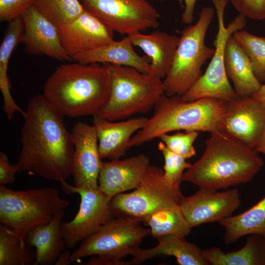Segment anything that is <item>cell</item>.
I'll use <instances>...</instances> for the list:
<instances>
[{
    "instance_id": "24",
    "label": "cell",
    "mask_w": 265,
    "mask_h": 265,
    "mask_svg": "<svg viewBox=\"0 0 265 265\" xmlns=\"http://www.w3.org/2000/svg\"><path fill=\"white\" fill-rule=\"evenodd\" d=\"M224 62L227 76L239 97L251 96L260 89L262 84L256 78L249 57L233 34L225 45Z\"/></svg>"
},
{
    "instance_id": "39",
    "label": "cell",
    "mask_w": 265,
    "mask_h": 265,
    "mask_svg": "<svg viewBox=\"0 0 265 265\" xmlns=\"http://www.w3.org/2000/svg\"><path fill=\"white\" fill-rule=\"evenodd\" d=\"M255 149L265 155V125Z\"/></svg>"
},
{
    "instance_id": "31",
    "label": "cell",
    "mask_w": 265,
    "mask_h": 265,
    "mask_svg": "<svg viewBox=\"0 0 265 265\" xmlns=\"http://www.w3.org/2000/svg\"><path fill=\"white\" fill-rule=\"evenodd\" d=\"M233 36L249 57L258 80L265 83V37L243 29L235 32Z\"/></svg>"
},
{
    "instance_id": "29",
    "label": "cell",
    "mask_w": 265,
    "mask_h": 265,
    "mask_svg": "<svg viewBox=\"0 0 265 265\" xmlns=\"http://www.w3.org/2000/svg\"><path fill=\"white\" fill-rule=\"evenodd\" d=\"M35 249L6 226L0 225V265H34Z\"/></svg>"
},
{
    "instance_id": "9",
    "label": "cell",
    "mask_w": 265,
    "mask_h": 265,
    "mask_svg": "<svg viewBox=\"0 0 265 265\" xmlns=\"http://www.w3.org/2000/svg\"><path fill=\"white\" fill-rule=\"evenodd\" d=\"M211 0L216 9L218 21V31L213 42L215 51L204 74L185 94L181 96L186 101L212 98L227 102L239 97L231 86L226 74L224 50L229 37L245 27L246 17L239 13L226 26L224 15L228 0Z\"/></svg>"
},
{
    "instance_id": "7",
    "label": "cell",
    "mask_w": 265,
    "mask_h": 265,
    "mask_svg": "<svg viewBox=\"0 0 265 265\" xmlns=\"http://www.w3.org/2000/svg\"><path fill=\"white\" fill-rule=\"evenodd\" d=\"M69 202L54 187L15 190L0 185V224L11 228L24 242L32 228L50 221Z\"/></svg>"
},
{
    "instance_id": "3",
    "label": "cell",
    "mask_w": 265,
    "mask_h": 265,
    "mask_svg": "<svg viewBox=\"0 0 265 265\" xmlns=\"http://www.w3.org/2000/svg\"><path fill=\"white\" fill-rule=\"evenodd\" d=\"M110 93L106 65L75 61L59 66L46 81L42 94L65 116L77 118L97 115Z\"/></svg>"
},
{
    "instance_id": "22",
    "label": "cell",
    "mask_w": 265,
    "mask_h": 265,
    "mask_svg": "<svg viewBox=\"0 0 265 265\" xmlns=\"http://www.w3.org/2000/svg\"><path fill=\"white\" fill-rule=\"evenodd\" d=\"M158 244L146 249H138L127 265H137L156 257L172 256L181 265H208L202 250L196 244L186 241L185 237L167 235L157 238Z\"/></svg>"
},
{
    "instance_id": "21",
    "label": "cell",
    "mask_w": 265,
    "mask_h": 265,
    "mask_svg": "<svg viewBox=\"0 0 265 265\" xmlns=\"http://www.w3.org/2000/svg\"><path fill=\"white\" fill-rule=\"evenodd\" d=\"M64 210L56 212L47 223L37 225L27 233L25 241L35 249L34 265H54L67 247L61 232Z\"/></svg>"
},
{
    "instance_id": "41",
    "label": "cell",
    "mask_w": 265,
    "mask_h": 265,
    "mask_svg": "<svg viewBox=\"0 0 265 265\" xmlns=\"http://www.w3.org/2000/svg\"><path fill=\"white\" fill-rule=\"evenodd\" d=\"M158 0V1H164L165 0Z\"/></svg>"
},
{
    "instance_id": "33",
    "label": "cell",
    "mask_w": 265,
    "mask_h": 265,
    "mask_svg": "<svg viewBox=\"0 0 265 265\" xmlns=\"http://www.w3.org/2000/svg\"><path fill=\"white\" fill-rule=\"evenodd\" d=\"M198 135L197 131H185L173 134L164 133L158 138L174 153L187 159L196 154L193 143Z\"/></svg>"
},
{
    "instance_id": "13",
    "label": "cell",
    "mask_w": 265,
    "mask_h": 265,
    "mask_svg": "<svg viewBox=\"0 0 265 265\" xmlns=\"http://www.w3.org/2000/svg\"><path fill=\"white\" fill-rule=\"evenodd\" d=\"M241 203L237 188L219 190L200 187L194 194L184 197L180 207L189 226L218 222L232 215Z\"/></svg>"
},
{
    "instance_id": "1",
    "label": "cell",
    "mask_w": 265,
    "mask_h": 265,
    "mask_svg": "<svg viewBox=\"0 0 265 265\" xmlns=\"http://www.w3.org/2000/svg\"><path fill=\"white\" fill-rule=\"evenodd\" d=\"M23 116L18 172L66 182L72 176L74 146L65 116L41 94L30 99Z\"/></svg>"
},
{
    "instance_id": "35",
    "label": "cell",
    "mask_w": 265,
    "mask_h": 265,
    "mask_svg": "<svg viewBox=\"0 0 265 265\" xmlns=\"http://www.w3.org/2000/svg\"><path fill=\"white\" fill-rule=\"evenodd\" d=\"M234 8L246 18L261 20L265 19V0H228Z\"/></svg>"
},
{
    "instance_id": "2",
    "label": "cell",
    "mask_w": 265,
    "mask_h": 265,
    "mask_svg": "<svg viewBox=\"0 0 265 265\" xmlns=\"http://www.w3.org/2000/svg\"><path fill=\"white\" fill-rule=\"evenodd\" d=\"M264 164L258 152L228 134L211 133L201 158L184 172L182 182L219 190L252 181Z\"/></svg>"
},
{
    "instance_id": "15",
    "label": "cell",
    "mask_w": 265,
    "mask_h": 265,
    "mask_svg": "<svg viewBox=\"0 0 265 265\" xmlns=\"http://www.w3.org/2000/svg\"><path fill=\"white\" fill-rule=\"evenodd\" d=\"M71 132L74 146L72 171L74 186L97 189L103 161L95 128L93 125L78 122Z\"/></svg>"
},
{
    "instance_id": "37",
    "label": "cell",
    "mask_w": 265,
    "mask_h": 265,
    "mask_svg": "<svg viewBox=\"0 0 265 265\" xmlns=\"http://www.w3.org/2000/svg\"><path fill=\"white\" fill-rule=\"evenodd\" d=\"M197 0H185V8L182 15L183 23L190 24L194 19V13Z\"/></svg>"
},
{
    "instance_id": "36",
    "label": "cell",
    "mask_w": 265,
    "mask_h": 265,
    "mask_svg": "<svg viewBox=\"0 0 265 265\" xmlns=\"http://www.w3.org/2000/svg\"><path fill=\"white\" fill-rule=\"evenodd\" d=\"M18 172L16 164H11L7 154L0 152V185H5L13 183L15 176Z\"/></svg>"
},
{
    "instance_id": "10",
    "label": "cell",
    "mask_w": 265,
    "mask_h": 265,
    "mask_svg": "<svg viewBox=\"0 0 265 265\" xmlns=\"http://www.w3.org/2000/svg\"><path fill=\"white\" fill-rule=\"evenodd\" d=\"M185 196L165 181L163 170L150 165L141 182L130 193H121L111 198L114 217L130 216L141 220L163 208L181 204Z\"/></svg>"
},
{
    "instance_id": "11",
    "label": "cell",
    "mask_w": 265,
    "mask_h": 265,
    "mask_svg": "<svg viewBox=\"0 0 265 265\" xmlns=\"http://www.w3.org/2000/svg\"><path fill=\"white\" fill-rule=\"evenodd\" d=\"M84 9L114 32L130 35L159 25V14L147 0H80Z\"/></svg>"
},
{
    "instance_id": "18",
    "label": "cell",
    "mask_w": 265,
    "mask_h": 265,
    "mask_svg": "<svg viewBox=\"0 0 265 265\" xmlns=\"http://www.w3.org/2000/svg\"><path fill=\"white\" fill-rule=\"evenodd\" d=\"M151 165L149 157L139 154L123 160L102 162L98 189L110 198L136 188Z\"/></svg>"
},
{
    "instance_id": "16",
    "label": "cell",
    "mask_w": 265,
    "mask_h": 265,
    "mask_svg": "<svg viewBox=\"0 0 265 265\" xmlns=\"http://www.w3.org/2000/svg\"><path fill=\"white\" fill-rule=\"evenodd\" d=\"M61 45L72 58L114 40V31L96 16L84 10L72 21L57 27Z\"/></svg>"
},
{
    "instance_id": "19",
    "label": "cell",
    "mask_w": 265,
    "mask_h": 265,
    "mask_svg": "<svg viewBox=\"0 0 265 265\" xmlns=\"http://www.w3.org/2000/svg\"><path fill=\"white\" fill-rule=\"evenodd\" d=\"M93 117L100 157L111 160L119 159L125 154L132 135L142 129L148 120L142 117L114 122L98 115Z\"/></svg>"
},
{
    "instance_id": "17",
    "label": "cell",
    "mask_w": 265,
    "mask_h": 265,
    "mask_svg": "<svg viewBox=\"0 0 265 265\" xmlns=\"http://www.w3.org/2000/svg\"><path fill=\"white\" fill-rule=\"evenodd\" d=\"M21 17L24 23L21 43L28 53L46 55L60 61H73L61 45L57 27L32 5Z\"/></svg>"
},
{
    "instance_id": "8",
    "label": "cell",
    "mask_w": 265,
    "mask_h": 265,
    "mask_svg": "<svg viewBox=\"0 0 265 265\" xmlns=\"http://www.w3.org/2000/svg\"><path fill=\"white\" fill-rule=\"evenodd\" d=\"M214 14L212 7H203L197 22L182 31L171 67L163 80L166 95H183L202 75L203 65L215 51L205 42Z\"/></svg>"
},
{
    "instance_id": "26",
    "label": "cell",
    "mask_w": 265,
    "mask_h": 265,
    "mask_svg": "<svg viewBox=\"0 0 265 265\" xmlns=\"http://www.w3.org/2000/svg\"><path fill=\"white\" fill-rule=\"evenodd\" d=\"M219 224L225 229L223 240L226 244L250 234L260 235L265 238V196L247 211L231 215Z\"/></svg>"
},
{
    "instance_id": "28",
    "label": "cell",
    "mask_w": 265,
    "mask_h": 265,
    "mask_svg": "<svg viewBox=\"0 0 265 265\" xmlns=\"http://www.w3.org/2000/svg\"><path fill=\"white\" fill-rule=\"evenodd\" d=\"M141 221L150 227L151 235L156 238L167 235L186 237L192 229L180 205L158 210L143 218Z\"/></svg>"
},
{
    "instance_id": "4",
    "label": "cell",
    "mask_w": 265,
    "mask_h": 265,
    "mask_svg": "<svg viewBox=\"0 0 265 265\" xmlns=\"http://www.w3.org/2000/svg\"><path fill=\"white\" fill-rule=\"evenodd\" d=\"M227 102L204 98L191 101L180 96L164 94L154 108L145 126L130 140L129 148L150 142L164 133L184 130L204 131L210 133L221 131Z\"/></svg>"
},
{
    "instance_id": "27",
    "label": "cell",
    "mask_w": 265,
    "mask_h": 265,
    "mask_svg": "<svg viewBox=\"0 0 265 265\" xmlns=\"http://www.w3.org/2000/svg\"><path fill=\"white\" fill-rule=\"evenodd\" d=\"M23 32L24 23L21 17L9 22L0 46V89L3 106L8 108L14 107L16 104L10 92L7 74L8 63L13 52L21 43Z\"/></svg>"
},
{
    "instance_id": "6",
    "label": "cell",
    "mask_w": 265,
    "mask_h": 265,
    "mask_svg": "<svg viewBox=\"0 0 265 265\" xmlns=\"http://www.w3.org/2000/svg\"><path fill=\"white\" fill-rule=\"evenodd\" d=\"M140 218L130 216L114 217L96 232L82 240L71 255V262L91 256L84 265H127L122 261L140 247L143 239L151 235Z\"/></svg>"
},
{
    "instance_id": "30",
    "label": "cell",
    "mask_w": 265,
    "mask_h": 265,
    "mask_svg": "<svg viewBox=\"0 0 265 265\" xmlns=\"http://www.w3.org/2000/svg\"><path fill=\"white\" fill-rule=\"evenodd\" d=\"M32 6L57 27L72 21L85 10L80 0H33Z\"/></svg>"
},
{
    "instance_id": "25",
    "label": "cell",
    "mask_w": 265,
    "mask_h": 265,
    "mask_svg": "<svg viewBox=\"0 0 265 265\" xmlns=\"http://www.w3.org/2000/svg\"><path fill=\"white\" fill-rule=\"evenodd\" d=\"M203 255L212 265H265V238L258 234L247 236L240 249L225 252L218 247L202 250Z\"/></svg>"
},
{
    "instance_id": "12",
    "label": "cell",
    "mask_w": 265,
    "mask_h": 265,
    "mask_svg": "<svg viewBox=\"0 0 265 265\" xmlns=\"http://www.w3.org/2000/svg\"><path fill=\"white\" fill-rule=\"evenodd\" d=\"M61 184L64 191L77 193L80 197L79 210L75 217L62 223L61 226L66 247L72 249L114 217L110 208L111 198L98 189L76 187L66 182Z\"/></svg>"
},
{
    "instance_id": "32",
    "label": "cell",
    "mask_w": 265,
    "mask_h": 265,
    "mask_svg": "<svg viewBox=\"0 0 265 265\" xmlns=\"http://www.w3.org/2000/svg\"><path fill=\"white\" fill-rule=\"evenodd\" d=\"M158 149L164 159L163 177L165 181L172 187L180 189V184L184 171L192 165L186 159L174 153L161 141L158 145Z\"/></svg>"
},
{
    "instance_id": "40",
    "label": "cell",
    "mask_w": 265,
    "mask_h": 265,
    "mask_svg": "<svg viewBox=\"0 0 265 265\" xmlns=\"http://www.w3.org/2000/svg\"><path fill=\"white\" fill-rule=\"evenodd\" d=\"M251 96L260 101L265 107V83L262 84L260 89Z\"/></svg>"
},
{
    "instance_id": "34",
    "label": "cell",
    "mask_w": 265,
    "mask_h": 265,
    "mask_svg": "<svg viewBox=\"0 0 265 265\" xmlns=\"http://www.w3.org/2000/svg\"><path fill=\"white\" fill-rule=\"evenodd\" d=\"M33 0H0V21L8 23L21 17Z\"/></svg>"
},
{
    "instance_id": "20",
    "label": "cell",
    "mask_w": 265,
    "mask_h": 265,
    "mask_svg": "<svg viewBox=\"0 0 265 265\" xmlns=\"http://www.w3.org/2000/svg\"><path fill=\"white\" fill-rule=\"evenodd\" d=\"M127 37L133 46L140 48L149 58V73L164 79L171 67L180 37L158 30L148 34L139 32Z\"/></svg>"
},
{
    "instance_id": "38",
    "label": "cell",
    "mask_w": 265,
    "mask_h": 265,
    "mask_svg": "<svg viewBox=\"0 0 265 265\" xmlns=\"http://www.w3.org/2000/svg\"><path fill=\"white\" fill-rule=\"evenodd\" d=\"M71 253L68 250L66 249L58 256L54 265H68L71 262L70 260Z\"/></svg>"
},
{
    "instance_id": "23",
    "label": "cell",
    "mask_w": 265,
    "mask_h": 265,
    "mask_svg": "<svg viewBox=\"0 0 265 265\" xmlns=\"http://www.w3.org/2000/svg\"><path fill=\"white\" fill-rule=\"evenodd\" d=\"M133 46L127 36L121 40H114L97 49L76 54L72 59L84 64L95 63L129 66L142 73H149V58L139 55Z\"/></svg>"
},
{
    "instance_id": "14",
    "label": "cell",
    "mask_w": 265,
    "mask_h": 265,
    "mask_svg": "<svg viewBox=\"0 0 265 265\" xmlns=\"http://www.w3.org/2000/svg\"><path fill=\"white\" fill-rule=\"evenodd\" d=\"M265 125V107L252 96L227 101L223 132L255 149Z\"/></svg>"
},
{
    "instance_id": "5",
    "label": "cell",
    "mask_w": 265,
    "mask_h": 265,
    "mask_svg": "<svg viewBox=\"0 0 265 265\" xmlns=\"http://www.w3.org/2000/svg\"><path fill=\"white\" fill-rule=\"evenodd\" d=\"M106 65L110 79L107 102L97 115L110 121L125 119L152 109L165 94L162 79L131 67Z\"/></svg>"
}]
</instances>
